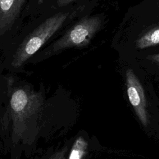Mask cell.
Here are the masks:
<instances>
[{
    "mask_svg": "<svg viewBox=\"0 0 159 159\" xmlns=\"http://www.w3.org/2000/svg\"><path fill=\"white\" fill-rule=\"evenodd\" d=\"M159 44V24L152 27L141 35L136 41L137 48L143 49Z\"/></svg>",
    "mask_w": 159,
    "mask_h": 159,
    "instance_id": "8992f818",
    "label": "cell"
},
{
    "mask_svg": "<svg viewBox=\"0 0 159 159\" xmlns=\"http://www.w3.org/2000/svg\"><path fill=\"white\" fill-rule=\"evenodd\" d=\"M25 0H0V33L7 30L17 17Z\"/></svg>",
    "mask_w": 159,
    "mask_h": 159,
    "instance_id": "5b68a950",
    "label": "cell"
},
{
    "mask_svg": "<svg viewBox=\"0 0 159 159\" xmlns=\"http://www.w3.org/2000/svg\"><path fill=\"white\" fill-rule=\"evenodd\" d=\"M75 1H76V0H58L57 5L58 7H63Z\"/></svg>",
    "mask_w": 159,
    "mask_h": 159,
    "instance_id": "30bf717a",
    "label": "cell"
},
{
    "mask_svg": "<svg viewBox=\"0 0 159 159\" xmlns=\"http://www.w3.org/2000/svg\"><path fill=\"white\" fill-rule=\"evenodd\" d=\"M146 58L155 63L156 64H157L159 66V53L147 55L146 57Z\"/></svg>",
    "mask_w": 159,
    "mask_h": 159,
    "instance_id": "ba28073f",
    "label": "cell"
},
{
    "mask_svg": "<svg viewBox=\"0 0 159 159\" xmlns=\"http://www.w3.org/2000/svg\"><path fill=\"white\" fill-rule=\"evenodd\" d=\"M39 102V97L37 94L24 88H19L13 92L10 104L14 113L22 115L36 107Z\"/></svg>",
    "mask_w": 159,
    "mask_h": 159,
    "instance_id": "277c9868",
    "label": "cell"
},
{
    "mask_svg": "<svg viewBox=\"0 0 159 159\" xmlns=\"http://www.w3.org/2000/svg\"><path fill=\"white\" fill-rule=\"evenodd\" d=\"M71 16L68 11L55 14L41 23L19 46L12 60V66L20 67L31 58L66 22Z\"/></svg>",
    "mask_w": 159,
    "mask_h": 159,
    "instance_id": "6da1fadb",
    "label": "cell"
},
{
    "mask_svg": "<svg viewBox=\"0 0 159 159\" xmlns=\"http://www.w3.org/2000/svg\"><path fill=\"white\" fill-rule=\"evenodd\" d=\"M65 150L58 152V153L54 154L53 156H52L48 159H65Z\"/></svg>",
    "mask_w": 159,
    "mask_h": 159,
    "instance_id": "9c48e42d",
    "label": "cell"
},
{
    "mask_svg": "<svg viewBox=\"0 0 159 159\" xmlns=\"http://www.w3.org/2000/svg\"><path fill=\"white\" fill-rule=\"evenodd\" d=\"M125 84L129 100L140 122L147 127L149 120L144 90L140 80L130 68H128L125 72Z\"/></svg>",
    "mask_w": 159,
    "mask_h": 159,
    "instance_id": "3957f363",
    "label": "cell"
},
{
    "mask_svg": "<svg viewBox=\"0 0 159 159\" xmlns=\"http://www.w3.org/2000/svg\"><path fill=\"white\" fill-rule=\"evenodd\" d=\"M88 148V143L80 136L76 139L71 147L68 159H82Z\"/></svg>",
    "mask_w": 159,
    "mask_h": 159,
    "instance_id": "52a82bcc",
    "label": "cell"
},
{
    "mask_svg": "<svg viewBox=\"0 0 159 159\" xmlns=\"http://www.w3.org/2000/svg\"><path fill=\"white\" fill-rule=\"evenodd\" d=\"M101 24V19L96 16L81 19L50 46L48 52L52 54L70 48L86 46L99 30Z\"/></svg>",
    "mask_w": 159,
    "mask_h": 159,
    "instance_id": "7a4b0ae2",
    "label": "cell"
}]
</instances>
